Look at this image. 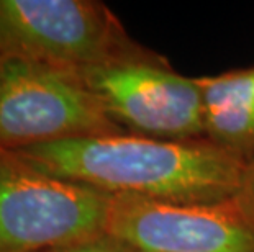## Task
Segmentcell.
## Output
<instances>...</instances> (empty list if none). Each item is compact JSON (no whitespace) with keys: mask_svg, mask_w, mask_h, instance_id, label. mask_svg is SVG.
<instances>
[{"mask_svg":"<svg viewBox=\"0 0 254 252\" xmlns=\"http://www.w3.org/2000/svg\"><path fill=\"white\" fill-rule=\"evenodd\" d=\"M26 162L109 195L195 205L233 198L248 162L207 139L113 135L20 149Z\"/></svg>","mask_w":254,"mask_h":252,"instance_id":"cell-1","label":"cell"},{"mask_svg":"<svg viewBox=\"0 0 254 252\" xmlns=\"http://www.w3.org/2000/svg\"><path fill=\"white\" fill-rule=\"evenodd\" d=\"M151 52L99 0H0V57L80 72Z\"/></svg>","mask_w":254,"mask_h":252,"instance_id":"cell-2","label":"cell"},{"mask_svg":"<svg viewBox=\"0 0 254 252\" xmlns=\"http://www.w3.org/2000/svg\"><path fill=\"white\" fill-rule=\"evenodd\" d=\"M110 200L0 146V252H45L100 238Z\"/></svg>","mask_w":254,"mask_h":252,"instance_id":"cell-3","label":"cell"},{"mask_svg":"<svg viewBox=\"0 0 254 252\" xmlns=\"http://www.w3.org/2000/svg\"><path fill=\"white\" fill-rule=\"evenodd\" d=\"M79 71L0 57V146L12 151L71 139L125 135Z\"/></svg>","mask_w":254,"mask_h":252,"instance_id":"cell-4","label":"cell"},{"mask_svg":"<svg viewBox=\"0 0 254 252\" xmlns=\"http://www.w3.org/2000/svg\"><path fill=\"white\" fill-rule=\"evenodd\" d=\"M85 85L118 126L158 139H205L195 77L177 74L158 52L80 71Z\"/></svg>","mask_w":254,"mask_h":252,"instance_id":"cell-5","label":"cell"},{"mask_svg":"<svg viewBox=\"0 0 254 252\" xmlns=\"http://www.w3.org/2000/svg\"><path fill=\"white\" fill-rule=\"evenodd\" d=\"M107 234L138 252H254V221L235 197L171 205L112 195Z\"/></svg>","mask_w":254,"mask_h":252,"instance_id":"cell-6","label":"cell"},{"mask_svg":"<svg viewBox=\"0 0 254 252\" xmlns=\"http://www.w3.org/2000/svg\"><path fill=\"white\" fill-rule=\"evenodd\" d=\"M195 80L202 92L205 139L250 162L254 159V66Z\"/></svg>","mask_w":254,"mask_h":252,"instance_id":"cell-7","label":"cell"},{"mask_svg":"<svg viewBox=\"0 0 254 252\" xmlns=\"http://www.w3.org/2000/svg\"><path fill=\"white\" fill-rule=\"evenodd\" d=\"M45 252H138L131 246L125 244L120 239L112 238L109 234H104L100 238L82 241L71 246H63V248H55Z\"/></svg>","mask_w":254,"mask_h":252,"instance_id":"cell-8","label":"cell"},{"mask_svg":"<svg viewBox=\"0 0 254 252\" xmlns=\"http://www.w3.org/2000/svg\"><path fill=\"white\" fill-rule=\"evenodd\" d=\"M235 198L243 206V210L248 213V216L254 221V159L245 165Z\"/></svg>","mask_w":254,"mask_h":252,"instance_id":"cell-9","label":"cell"}]
</instances>
